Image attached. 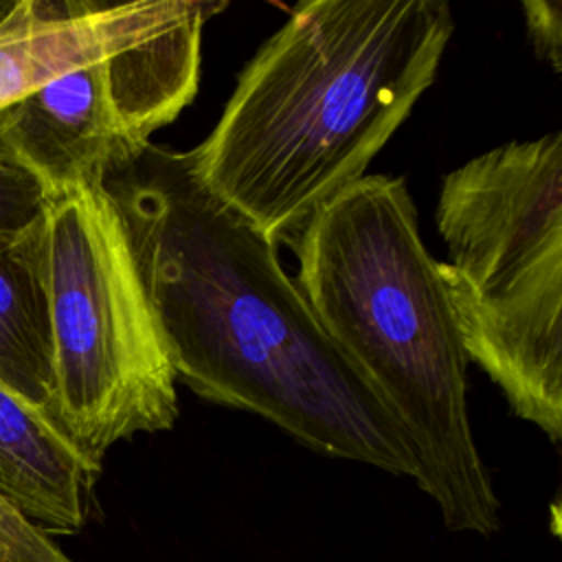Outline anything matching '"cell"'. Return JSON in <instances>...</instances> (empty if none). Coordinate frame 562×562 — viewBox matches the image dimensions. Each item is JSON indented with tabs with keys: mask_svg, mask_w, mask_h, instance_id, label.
<instances>
[{
	"mask_svg": "<svg viewBox=\"0 0 562 562\" xmlns=\"http://www.w3.org/2000/svg\"><path fill=\"white\" fill-rule=\"evenodd\" d=\"M321 327L402 428L450 531L490 538L498 498L468 415V353L406 180L364 176L290 244Z\"/></svg>",
	"mask_w": 562,
	"mask_h": 562,
	"instance_id": "3",
	"label": "cell"
},
{
	"mask_svg": "<svg viewBox=\"0 0 562 562\" xmlns=\"http://www.w3.org/2000/svg\"><path fill=\"white\" fill-rule=\"evenodd\" d=\"M0 562H75L0 496Z\"/></svg>",
	"mask_w": 562,
	"mask_h": 562,
	"instance_id": "11",
	"label": "cell"
},
{
	"mask_svg": "<svg viewBox=\"0 0 562 562\" xmlns=\"http://www.w3.org/2000/svg\"><path fill=\"white\" fill-rule=\"evenodd\" d=\"M46 204L44 187L0 143V231H22L40 222Z\"/></svg>",
	"mask_w": 562,
	"mask_h": 562,
	"instance_id": "10",
	"label": "cell"
},
{
	"mask_svg": "<svg viewBox=\"0 0 562 562\" xmlns=\"http://www.w3.org/2000/svg\"><path fill=\"white\" fill-rule=\"evenodd\" d=\"M18 4H20V0H0V26L13 15Z\"/></svg>",
	"mask_w": 562,
	"mask_h": 562,
	"instance_id": "13",
	"label": "cell"
},
{
	"mask_svg": "<svg viewBox=\"0 0 562 562\" xmlns=\"http://www.w3.org/2000/svg\"><path fill=\"white\" fill-rule=\"evenodd\" d=\"M103 187L176 380L314 452L415 479L402 428L325 334L277 244L202 182L191 149L147 143Z\"/></svg>",
	"mask_w": 562,
	"mask_h": 562,
	"instance_id": "1",
	"label": "cell"
},
{
	"mask_svg": "<svg viewBox=\"0 0 562 562\" xmlns=\"http://www.w3.org/2000/svg\"><path fill=\"white\" fill-rule=\"evenodd\" d=\"M0 380L55 417L46 213L22 231H0Z\"/></svg>",
	"mask_w": 562,
	"mask_h": 562,
	"instance_id": "9",
	"label": "cell"
},
{
	"mask_svg": "<svg viewBox=\"0 0 562 562\" xmlns=\"http://www.w3.org/2000/svg\"><path fill=\"white\" fill-rule=\"evenodd\" d=\"M446 0H310L241 68L191 149L202 182L277 246L364 178L439 72Z\"/></svg>",
	"mask_w": 562,
	"mask_h": 562,
	"instance_id": "2",
	"label": "cell"
},
{
	"mask_svg": "<svg viewBox=\"0 0 562 562\" xmlns=\"http://www.w3.org/2000/svg\"><path fill=\"white\" fill-rule=\"evenodd\" d=\"M99 472L48 411L0 380V496L20 516L48 538L81 531Z\"/></svg>",
	"mask_w": 562,
	"mask_h": 562,
	"instance_id": "7",
	"label": "cell"
},
{
	"mask_svg": "<svg viewBox=\"0 0 562 562\" xmlns=\"http://www.w3.org/2000/svg\"><path fill=\"white\" fill-rule=\"evenodd\" d=\"M525 24L529 42L540 59H544L553 72L562 70V11L553 0H527L522 2Z\"/></svg>",
	"mask_w": 562,
	"mask_h": 562,
	"instance_id": "12",
	"label": "cell"
},
{
	"mask_svg": "<svg viewBox=\"0 0 562 562\" xmlns=\"http://www.w3.org/2000/svg\"><path fill=\"white\" fill-rule=\"evenodd\" d=\"M103 61L66 72L0 110V143L48 198L103 182L112 167L136 154L114 116Z\"/></svg>",
	"mask_w": 562,
	"mask_h": 562,
	"instance_id": "6",
	"label": "cell"
},
{
	"mask_svg": "<svg viewBox=\"0 0 562 562\" xmlns=\"http://www.w3.org/2000/svg\"><path fill=\"white\" fill-rule=\"evenodd\" d=\"M437 270L468 360L512 413L562 439V134L509 140L439 189Z\"/></svg>",
	"mask_w": 562,
	"mask_h": 562,
	"instance_id": "4",
	"label": "cell"
},
{
	"mask_svg": "<svg viewBox=\"0 0 562 562\" xmlns=\"http://www.w3.org/2000/svg\"><path fill=\"white\" fill-rule=\"evenodd\" d=\"M226 2L165 0L160 15L105 57L108 94L132 149L169 125L195 97L204 22Z\"/></svg>",
	"mask_w": 562,
	"mask_h": 562,
	"instance_id": "8",
	"label": "cell"
},
{
	"mask_svg": "<svg viewBox=\"0 0 562 562\" xmlns=\"http://www.w3.org/2000/svg\"><path fill=\"white\" fill-rule=\"evenodd\" d=\"M55 419L97 465L121 439L178 419L176 371L103 182L46 204Z\"/></svg>",
	"mask_w": 562,
	"mask_h": 562,
	"instance_id": "5",
	"label": "cell"
}]
</instances>
